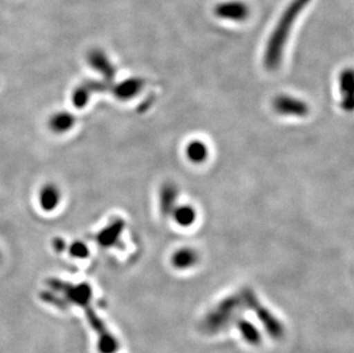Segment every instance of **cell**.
Returning a JSON list of instances; mask_svg holds the SVG:
<instances>
[{"mask_svg": "<svg viewBox=\"0 0 354 353\" xmlns=\"http://www.w3.org/2000/svg\"><path fill=\"white\" fill-rule=\"evenodd\" d=\"M310 1L311 0H292L283 10L266 45L264 61L268 69H275L280 64L291 29Z\"/></svg>", "mask_w": 354, "mask_h": 353, "instance_id": "cell-1", "label": "cell"}, {"mask_svg": "<svg viewBox=\"0 0 354 353\" xmlns=\"http://www.w3.org/2000/svg\"><path fill=\"white\" fill-rule=\"evenodd\" d=\"M38 206L44 212L50 213L60 207L62 192L57 183H46L40 187L37 195Z\"/></svg>", "mask_w": 354, "mask_h": 353, "instance_id": "cell-2", "label": "cell"}, {"mask_svg": "<svg viewBox=\"0 0 354 353\" xmlns=\"http://www.w3.org/2000/svg\"><path fill=\"white\" fill-rule=\"evenodd\" d=\"M249 6L240 0L224 1L214 7V14L224 20L243 21L249 17Z\"/></svg>", "mask_w": 354, "mask_h": 353, "instance_id": "cell-3", "label": "cell"}, {"mask_svg": "<svg viewBox=\"0 0 354 353\" xmlns=\"http://www.w3.org/2000/svg\"><path fill=\"white\" fill-rule=\"evenodd\" d=\"M75 125L76 117L66 110L52 114L48 118V127L55 134H68L74 129Z\"/></svg>", "mask_w": 354, "mask_h": 353, "instance_id": "cell-4", "label": "cell"}, {"mask_svg": "<svg viewBox=\"0 0 354 353\" xmlns=\"http://www.w3.org/2000/svg\"><path fill=\"white\" fill-rule=\"evenodd\" d=\"M140 83L136 82H130V83H125L122 87H118V90H116V97L123 100H127L131 98L134 97L136 94L140 90Z\"/></svg>", "mask_w": 354, "mask_h": 353, "instance_id": "cell-5", "label": "cell"}, {"mask_svg": "<svg viewBox=\"0 0 354 353\" xmlns=\"http://www.w3.org/2000/svg\"><path fill=\"white\" fill-rule=\"evenodd\" d=\"M187 153L189 159H192L193 161H197V162H198V161L204 160L205 154H207V150H205V147H204L202 143H195L189 145V147H188Z\"/></svg>", "mask_w": 354, "mask_h": 353, "instance_id": "cell-6", "label": "cell"}, {"mask_svg": "<svg viewBox=\"0 0 354 353\" xmlns=\"http://www.w3.org/2000/svg\"><path fill=\"white\" fill-rule=\"evenodd\" d=\"M194 211L189 208H180L176 211V219L180 225H189L194 219Z\"/></svg>", "mask_w": 354, "mask_h": 353, "instance_id": "cell-7", "label": "cell"}, {"mask_svg": "<svg viewBox=\"0 0 354 353\" xmlns=\"http://www.w3.org/2000/svg\"><path fill=\"white\" fill-rule=\"evenodd\" d=\"M69 250H71V256L78 257V258H85L88 256V247L82 241H76L74 244H71Z\"/></svg>", "mask_w": 354, "mask_h": 353, "instance_id": "cell-8", "label": "cell"}, {"mask_svg": "<svg viewBox=\"0 0 354 353\" xmlns=\"http://www.w3.org/2000/svg\"><path fill=\"white\" fill-rule=\"evenodd\" d=\"M0 260H1V251H0Z\"/></svg>", "mask_w": 354, "mask_h": 353, "instance_id": "cell-9", "label": "cell"}]
</instances>
